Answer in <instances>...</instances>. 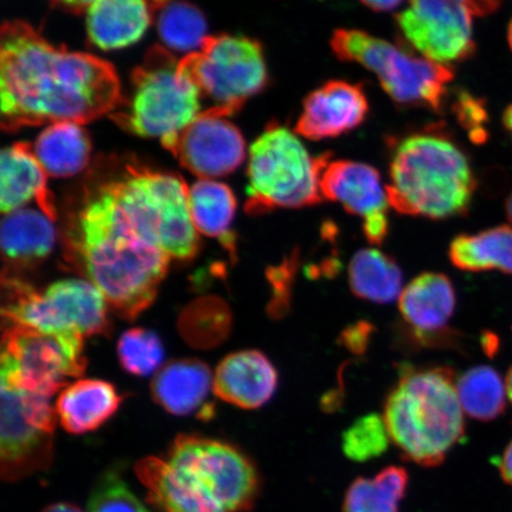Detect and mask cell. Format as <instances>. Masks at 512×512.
Listing matches in <instances>:
<instances>
[{
	"mask_svg": "<svg viewBox=\"0 0 512 512\" xmlns=\"http://www.w3.org/2000/svg\"><path fill=\"white\" fill-rule=\"evenodd\" d=\"M501 0H408L395 15L400 42L426 59L445 66L476 53L473 23L494 14Z\"/></svg>",
	"mask_w": 512,
	"mask_h": 512,
	"instance_id": "cell-12",
	"label": "cell"
},
{
	"mask_svg": "<svg viewBox=\"0 0 512 512\" xmlns=\"http://www.w3.org/2000/svg\"><path fill=\"white\" fill-rule=\"evenodd\" d=\"M452 281L441 273H424L403 288L399 309L416 335L425 338L443 332L456 310Z\"/></svg>",
	"mask_w": 512,
	"mask_h": 512,
	"instance_id": "cell-19",
	"label": "cell"
},
{
	"mask_svg": "<svg viewBox=\"0 0 512 512\" xmlns=\"http://www.w3.org/2000/svg\"><path fill=\"white\" fill-rule=\"evenodd\" d=\"M370 337V325L357 324L350 326L342 335V342L349 350L361 352L367 348Z\"/></svg>",
	"mask_w": 512,
	"mask_h": 512,
	"instance_id": "cell-35",
	"label": "cell"
},
{
	"mask_svg": "<svg viewBox=\"0 0 512 512\" xmlns=\"http://www.w3.org/2000/svg\"><path fill=\"white\" fill-rule=\"evenodd\" d=\"M390 443L383 416L369 414L357 419L343 433L342 450L349 459L363 463L381 457Z\"/></svg>",
	"mask_w": 512,
	"mask_h": 512,
	"instance_id": "cell-32",
	"label": "cell"
},
{
	"mask_svg": "<svg viewBox=\"0 0 512 512\" xmlns=\"http://www.w3.org/2000/svg\"><path fill=\"white\" fill-rule=\"evenodd\" d=\"M389 149L390 208L430 220L467 214L477 189L475 171L444 128L432 125L390 139Z\"/></svg>",
	"mask_w": 512,
	"mask_h": 512,
	"instance_id": "cell-4",
	"label": "cell"
},
{
	"mask_svg": "<svg viewBox=\"0 0 512 512\" xmlns=\"http://www.w3.org/2000/svg\"><path fill=\"white\" fill-rule=\"evenodd\" d=\"M88 512H151L117 473L107 472L95 485Z\"/></svg>",
	"mask_w": 512,
	"mask_h": 512,
	"instance_id": "cell-33",
	"label": "cell"
},
{
	"mask_svg": "<svg viewBox=\"0 0 512 512\" xmlns=\"http://www.w3.org/2000/svg\"><path fill=\"white\" fill-rule=\"evenodd\" d=\"M214 374L207 364L197 360H182L166 364L151 384L153 399L166 412L188 416L207 412V400L214 392Z\"/></svg>",
	"mask_w": 512,
	"mask_h": 512,
	"instance_id": "cell-20",
	"label": "cell"
},
{
	"mask_svg": "<svg viewBox=\"0 0 512 512\" xmlns=\"http://www.w3.org/2000/svg\"><path fill=\"white\" fill-rule=\"evenodd\" d=\"M508 42H509V46L512 50V19H511V22H510L509 28H508Z\"/></svg>",
	"mask_w": 512,
	"mask_h": 512,
	"instance_id": "cell-44",
	"label": "cell"
},
{
	"mask_svg": "<svg viewBox=\"0 0 512 512\" xmlns=\"http://www.w3.org/2000/svg\"><path fill=\"white\" fill-rule=\"evenodd\" d=\"M134 470L162 512H247L261 489L238 447L196 435H179L163 457L139 460Z\"/></svg>",
	"mask_w": 512,
	"mask_h": 512,
	"instance_id": "cell-3",
	"label": "cell"
},
{
	"mask_svg": "<svg viewBox=\"0 0 512 512\" xmlns=\"http://www.w3.org/2000/svg\"><path fill=\"white\" fill-rule=\"evenodd\" d=\"M456 384L460 405L470 418L491 421L504 413L507 386L496 369L489 366L471 368Z\"/></svg>",
	"mask_w": 512,
	"mask_h": 512,
	"instance_id": "cell-29",
	"label": "cell"
},
{
	"mask_svg": "<svg viewBox=\"0 0 512 512\" xmlns=\"http://www.w3.org/2000/svg\"><path fill=\"white\" fill-rule=\"evenodd\" d=\"M172 2V0H151V3L153 5V8H155V10H160L162 8H164L165 5H168Z\"/></svg>",
	"mask_w": 512,
	"mask_h": 512,
	"instance_id": "cell-43",
	"label": "cell"
},
{
	"mask_svg": "<svg viewBox=\"0 0 512 512\" xmlns=\"http://www.w3.org/2000/svg\"><path fill=\"white\" fill-rule=\"evenodd\" d=\"M408 484V471L396 465L373 478H357L345 492L342 512H400Z\"/></svg>",
	"mask_w": 512,
	"mask_h": 512,
	"instance_id": "cell-28",
	"label": "cell"
},
{
	"mask_svg": "<svg viewBox=\"0 0 512 512\" xmlns=\"http://www.w3.org/2000/svg\"><path fill=\"white\" fill-rule=\"evenodd\" d=\"M348 277L355 296L376 304L394 302L403 290L398 262L376 248L361 249L352 256Z\"/></svg>",
	"mask_w": 512,
	"mask_h": 512,
	"instance_id": "cell-27",
	"label": "cell"
},
{
	"mask_svg": "<svg viewBox=\"0 0 512 512\" xmlns=\"http://www.w3.org/2000/svg\"><path fill=\"white\" fill-rule=\"evenodd\" d=\"M69 246L86 279L127 319L153 303L168 273L170 256L147 238L95 168L76 210Z\"/></svg>",
	"mask_w": 512,
	"mask_h": 512,
	"instance_id": "cell-2",
	"label": "cell"
},
{
	"mask_svg": "<svg viewBox=\"0 0 512 512\" xmlns=\"http://www.w3.org/2000/svg\"><path fill=\"white\" fill-rule=\"evenodd\" d=\"M32 150L48 176L73 177L89 164L91 140L82 125L57 123L47 126Z\"/></svg>",
	"mask_w": 512,
	"mask_h": 512,
	"instance_id": "cell-24",
	"label": "cell"
},
{
	"mask_svg": "<svg viewBox=\"0 0 512 512\" xmlns=\"http://www.w3.org/2000/svg\"><path fill=\"white\" fill-rule=\"evenodd\" d=\"M330 47L339 61L360 64L379 80L396 105L443 111L454 70L415 54L401 43H392L358 29L332 32Z\"/></svg>",
	"mask_w": 512,
	"mask_h": 512,
	"instance_id": "cell-7",
	"label": "cell"
},
{
	"mask_svg": "<svg viewBox=\"0 0 512 512\" xmlns=\"http://www.w3.org/2000/svg\"><path fill=\"white\" fill-rule=\"evenodd\" d=\"M203 112L195 82L174 54L153 47L132 75L130 98L111 114L125 131L163 140L176 136Z\"/></svg>",
	"mask_w": 512,
	"mask_h": 512,
	"instance_id": "cell-8",
	"label": "cell"
},
{
	"mask_svg": "<svg viewBox=\"0 0 512 512\" xmlns=\"http://www.w3.org/2000/svg\"><path fill=\"white\" fill-rule=\"evenodd\" d=\"M179 61L209 102L203 111L224 118L239 112L270 82L264 48L246 36H208L200 50Z\"/></svg>",
	"mask_w": 512,
	"mask_h": 512,
	"instance_id": "cell-9",
	"label": "cell"
},
{
	"mask_svg": "<svg viewBox=\"0 0 512 512\" xmlns=\"http://www.w3.org/2000/svg\"><path fill=\"white\" fill-rule=\"evenodd\" d=\"M0 475L15 483L53 463L56 409L50 398L2 387Z\"/></svg>",
	"mask_w": 512,
	"mask_h": 512,
	"instance_id": "cell-13",
	"label": "cell"
},
{
	"mask_svg": "<svg viewBox=\"0 0 512 512\" xmlns=\"http://www.w3.org/2000/svg\"><path fill=\"white\" fill-rule=\"evenodd\" d=\"M498 469L504 482L512 486V441L505 448L501 460H499Z\"/></svg>",
	"mask_w": 512,
	"mask_h": 512,
	"instance_id": "cell-36",
	"label": "cell"
},
{
	"mask_svg": "<svg viewBox=\"0 0 512 512\" xmlns=\"http://www.w3.org/2000/svg\"><path fill=\"white\" fill-rule=\"evenodd\" d=\"M369 112L368 96L360 83L330 80L306 95L294 130L315 142L337 138L366 123Z\"/></svg>",
	"mask_w": 512,
	"mask_h": 512,
	"instance_id": "cell-16",
	"label": "cell"
},
{
	"mask_svg": "<svg viewBox=\"0 0 512 512\" xmlns=\"http://www.w3.org/2000/svg\"><path fill=\"white\" fill-rule=\"evenodd\" d=\"M505 214H507L508 220L512 227V192L508 197L507 202H505Z\"/></svg>",
	"mask_w": 512,
	"mask_h": 512,
	"instance_id": "cell-42",
	"label": "cell"
},
{
	"mask_svg": "<svg viewBox=\"0 0 512 512\" xmlns=\"http://www.w3.org/2000/svg\"><path fill=\"white\" fill-rule=\"evenodd\" d=\"M183 168L201 179L232 174L246 158V143L228 118L203 111L183 131L160 140Z\"/></svg>",
	"mask_w": 512,
	"mask_h": 512,
	"instance_id": "cell-14",
	"label": "cell"
},
{
	"mask_svg": "<svg viewBox=\"0 0 512 512\" xmlns=\"http://www.w3.org/2000/svg\"><path fill=\"white\" fill-rule=\"evenodd\" d=\"M51 2L63 10L80 14V12L87 11L95 0H51Z\"/></svg>",
	"mask_w": 512,
	"mask_h": 512,
	"instance_id": "cell-38",
	"label": "cell"
},
{
	"mask_svg": "<svg viewBox=\"0 0 512 512\" xmlns=\"http://www.w3.org/2000/svg\"><path fill=\"white\" fill-rule=\"evenodd\" d=\"M331 159V152L312 156L297 133L271 121L249 150L247 213L317 206L324 200L320 179Z\"/></svg>",
	"mask_w": 512,
	"mask_h": 512,
	"instance_id": "cell-6",
	"label": "cell"
},
{
	"mask_svg": "<svg viewBox=\"0 0 512 512\" xmlns=\"http://www.w3.org/2000/svg\"><path fill=\"white\" fill-rule=\"evenodd\" d=\"M151 0H95L87 10L89 40L102 50L126 48L149 29Z\"/></svg>",
	"mask_w": 512,
	"mask_h": 512,
	"instance_id": "cell-21",
	"label": "cell"
},
{
	"mask_svg": "<svg viewBox=\"0 0 512 512\" xmlns=\"http://www.w3.org/2000/svg\"><path fill=\"white\" fill-rule=\"evenodd\" d=\"M121 367L132 375L147 376L155 373L164 360L162 342L150 330L136 328L121 335L118 342Z\"/></svg>",
	"mask_w": 512,
	"mask_h": 512,
	"instance_id": "cell-31",
	"label": "cell"
},
{
	"mask_svg": "<svg viewBox=\"0 0 512 512\" xmlns=\"http://www.w3.org/2000/svg\"><path fill=\"white\" fill-rule=\"evenodd\" d=\"M360 2L375 12H390L398 9L403 0H360Z\"/></svg>",
	"mask_w": 512,
	"mask_h": 512,
	"instance_id": "cell-37",
	"label": "cell"
},
{
	"mask_svg": "<svg viewBox=\"0 0 512 512\" xmlns=\"http://www.w3.org/2000/svg\"><path fill=\"white\" fill-rule=\"evenodd\" d=\"M124 98L111 63L53 46L31 25L6 22L0 34L2 128L75 123L112 114Z\"/></svg>",
	"mask_w": 512,
	"mask_h": 512,
	"instance_id": "cell-1",
	"label": "cell"
},
{
	"mask_svg": "<svg viewBox=\"0 0 512 512\" xmlns=\"http://www.w3.org/2000/svg\"><path fill=\"white\" fill-rule=\"evenodd\" d=\"M503 125L512 139V104L505 108L503 113Z\"/></svg>",
	"mask_w": 512,
	"mask_h": 512,
	"instance_id": "cell-40",
	"label": "cell"
},
{
	"mask_svg": "<svg viewBox=\"0 0 512 512\" xmlns=\"http://www.w3.org/2000/svg\"><path fill=\"white\" fill-rule=\"evenodd\" d=\"M121 400L113 384L102 380L74 381L56 401V415L64 431L80 435L98 430L117 413Z\"/></svg>",
	"mask_w": 512,
	"mask_h": 512,
	"instance_id": "cell-22",
	"label": "cell"
},
{
	"mask_svg": "<svg viewBox=\"0 0 512 512\" xmlns=\"http://www.w3.org/2000/svg\"><path fill=\"white\" fill-rule=\"evenodd\" d=\"M83 337L49 334L8 323L2 339V387L22 389L47 398L85 373Z\"/></svg>",
	"mask_w": 512,
	"mask_h": 512,
	"instance_id": "cell-11",
	"label": "cell"
},
{
	"mask_svg": "<svg viewBox=\"0 0 512 512\" xmlns=\"http://www.w3.org/2000/svg\"><path fill=\"white\" fill-rule=\"evenodd\" d=\"M157 27L165 48L178 53H195L208 37L206 18L187 2H171L160 9Z\"/></svg>",
	"mask_w": 512,
	"mask_h": 512,
	"instance_id": "cell-30",
	"label": "cell"
},
{
	"mask_svg": "<svg viewBox=\"0 0 512 512\" xmlns=\"http://www.w3.org/2000/svg\"><path fill=\"white\" fill-rule=\"evenodd\" d=\"M457 117L459 123L469 131L473 142H485L488 131L485 125L488 124V112L485 110L483 100L475 98V96L463 91L458 94L456 104Z\"/></svg>",
	"mask_w": 512,
	"mask_h": 512,
	"instance_id": "cell-34",
	"label": "cell"
},
{
	"mask_svg": "<svg viewBox=\"0 0 512 512\" xmlns=\"http://www.w3.org/2000/svg\"><path fill=\"white\" fill-rule=\"evenodd\" d=\"M236 198L228 185L214 179H200L189 188V209L197 233L220 240L233 251L235 236L232 224Z\"/></svg>",
	"mask_w": 512,
	"mask_h": 512,
	"instance_id": "cell-25",
	"label": "cell"
},
{
	"mask_svg": "<svg viewBox=\"0 0 512 512\" xmlns=\"http://www.w3.org/2000/svg\"><path fill=\"white\" fill-rule=\"evenodd\" d=\"M505 386H507L508 400L512 405V367L508 371L507 379H505Z\"/></svg>",
	"mask_w": 512,
	"mask_h": 512,
	"instance_id": "cell-41",
	"label": "cell"
},
{
	"mask_svg": "<svg viewBox=\"0 0 512 512\" xmlns=\"http://www.w3.org/2000/svg\"><path fill=\"white\" fill-rule=\"evenodd\" d=\"M41 512H83L80 508L75 507L73 504L69 503H56L51 504L46 509Z\"/></svg>",
	"mask_w": 512,
	"mask_h": 512,
	"instance_id": "cell-39",
	"label": "cell"
},
{
	"mask_svg": "<svg viewBox=\"0 0 512 512\" xmlns=\"http://www.w3.org/2000/svg\"><path fill=\"white\" fill-rule=\"evenodd\" d=\"M456 383L447 368L401 369L383 419L390 440L407 462L439 466L464 440L465 416Z\"/></svg>",
	"mask_w": 512,
	"mask_h": 512,
	"instance_id": "cell-5",
	"label": "cell"
},
{
	"mask_svg": "<svg viewBox=\"0 0 512 512\" xmlns=\"http://www.w3.org/2000/svg\"><path fill=\"white\" fill-rule=\"evenodd\" d=\"M32 201L51 219H57L46 170L31 144L16 143L6 147L0 158V210L3 215L9 214Z\"/></svg>",
	"mask_w": 512,
	"mask_h": 512,
	"instance_id": "cell-18",
	"label": "cell"
},
{
	"mask_svg": "<svg viewBox=\"0 0 512 512\" xmlns=\"http://www.w3.org/2000/svg\"><path fill=\"white\" fill-rule=\"evenodd\" d=\"M8 299L5 323L21 324L49 334L99 335L108 326V302L87 279L55 281L36 291L16 279L4 280Z\"/></svg>",
	"mask_w": 512,
	"mask_h": 512,
	"instance_id": "cell-10",
	"label": "cell"
},
{
	"mask_svg": "<svg viewBox=\"0 0 512 512\" xmlns=\"http://www.w3.org/2000/svg\"><path fill=\"white\" fill-rule=\"evenodd\" d=\"M454 266L465 272L499 271L512 277V227L499 226L457 236L448 249Z\"/></svg>",
	"mask_w": 512,
	"mask_h": 512,
	"instance_id": "cell-26",
	"label": "cell"
},
{
	"mask_svg": "<svg viewBox=\"0 0 512 512\" xmlns=\"http://www.w3.org/2000/svg\"><path fill=\"white\" fill-rule=\"evenodd\" d=\"M56 242L54 220L40 208H22L5 214L0 243L5 260L30 265L46 259Z\"/></svg>",
	"mask_w": 512,
	"mask_h": 512,
	"instance_id": "cell-23",
	"label": "cell"
},
{
	"mask_svg": "<svg viewBox=\"0 0 512 512\" xmlns=\"http://www.w3.org/2000/svg\"><path fill=\"white\" fill-rule=\"evenodd\" d=\"M320 190L324 200L342 204L349 214L361 217L363 234L371 245H382L389 233L390 204L387 187L374 166L331 159L320 179Z\"/></svg>",
	"mask_w": 512,
	"mask_h": 512,
	"instance_id": "cell-15",
	"label": "cell"
},
{
	"mask_svg": "<svg viewBox=\"0 0 512 512\" xmlns=\"http://www.w3.org/2000/svg\"><path fill=\"white\" fill-rule=\"evenodd\" d=\"M277 387V369L258 350H243L224 357L214 374L217 398L242 409L266 405Z\"/></svg>",
	"mask_w": 512,
	"mask_h": 512,
	"instance_id": "cell-17",
	"label": "cell"
}]
</instances>
